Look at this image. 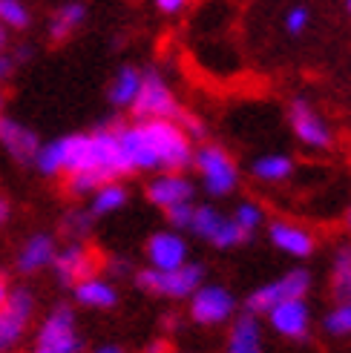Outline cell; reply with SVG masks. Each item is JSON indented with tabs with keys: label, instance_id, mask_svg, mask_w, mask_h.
I'll use <instances>...</instances> for the list:
<instances>
[{
	"label": "cell",
	"instance_id": "obj_42",
	"mask_svg": "<svg viewBox=\"0 0 351 353\" xmlns=\"http://www.w3.org/2000/svg\"><path fill=\"white\" fill-rule=\"evenodd\" d=\"M9 46H12V32L0 23V52H9Z\"/></svg>",
	"mask_w": 351,
	"mask_h": 353
},
{
	"label": "cell",
	"instance_id": "obj_17",
	"mask_svg": "<svg viewBox=\"0 0 351 353\" xmlns=\"http://www.w3.org/2000/svg\"><path fill=\"white\" fill-rule=\"evenodd\" d=\"M268 241L276 247L279 253H285L291 259H311L317 250V236L308 227L288 221V219H274L268 221Z\"/></svg>",
	"mask_w": 351,
	"mask_h": 353
},
{
	"label": "cell",
	"instance_id": "obj_12",
	"mask_svg": "<svg viewBox=\"0 0 351 353\" xmlns=\"http://www.w3.org/2000/svg\"><path fill=\"white\" fill-rule=\"evenodd\" d=\"M95 268H98V259L84 241H66L64 247H58L55 259H52V273H55L58 285L69 290L81 279L95 276Z\"/></svg>",
	"mask_w": 351,
	"mask_h": 353
},
{
	"label": "cell",
	"instance_id": "obj_50",
	"mask_svg": "<svg viewBox=\"0 0 351 353\" xmlns=\"http://www.w3.org/2000/svg\"><path fill=\"white\" fill-rule=\"evenodd\" d=\"M167 353H173V350H167Z\"/></svg>",
	"mask_w": 351,
	"mask_h": 353
},
{
	"label": "cell",
	"instance_id": "obj_26",
	"mask_svg": "<svg viewBox=\"0 0 351 353\" xmlns=\"http://www.w3.org/2000/svg\"><path fill=\"white\" fill-rule=\"evenodd\" d=\"M331 293L334 302H351V244H340L331 259Z\"/></svg>",
	"mask_w": 351,
	"mask_h": 353
},
{
	"label": "cell",
	"instance_id": "obj_16",
	"mask_svg": "<svg viewBox=\"0 0 351 353\" xmlns=\"http://www.w3.org/2000/svg\"><path fill=\"white\" fill-rule=\"evenodd\" d=\"M268 325L274 333L285 336L291 342H305L311 333V307L305 299H288V302H279L276 307H271L268 313Z\"/></svg>",
	"mask_w": 351,
	"mask_h": 353
},
{
	"label": "cell",
	"instance_id": "obj_46",
	"mask_svg": "<svg viewBox=\"0 0 351 353\" xmlns=\"http://www.w3.org/2000/svg\"><path fill=\"white\" fill-rule=\"evenodd\" d=\"M343 227H345V233L351 236V204H348V210H345V216H343Z\"/></svg>",
	"mask_w": 351,
	"mask_h": 353
},
{
	"label": "cell",
	"instance_id": "obj_29",
	"mask_svg": "<svg viewBox=\"0 0 351 353\" xmlns=\"http://www.w3.org/2000/svg\"><path fill=\"white\" fill-rule=\"evenodd\" d=\"M95 221L98 219L86 207H73V210H66L64 219H61V233L69 241H86L95 230Z\"/></svg>",
	"mask_w": 351,
	"mask_h": 353
},
{
	"label": "cell",
	"instance_id": "obj_33",
	"mask_svg": "<svg viewBox=\"0 0 351 353\" xmlns=\"http://www.w3.org/2000/svg\"><path fill=\"white\" fill-rule=\"evenodd\" d=\"M251 236L248 233H242L239 227H236V221L231 219V216H225V221H222V227L216 230V236L210 239V244L216 247V250H234V247H239V244H245Z\"/></svg>",
	"mask_w": 351,
	"mask_h": 353
},
{
	"label": "cell",
	"instance_id": "obj_11",
	"mask_svg": "<svg viewBox=\"0 0 351 353\" xmlns=\"http://www.w3.org/2000/svg\"><path fill=\"white\" fill-rule=\"evenodd\" d=\"M38 347L55 353H84V336L78 333L75 313L69 305H55L38 327Z\"/></svg>",
	"mask_w": 351,
	"mask_h": 353
},
{
	"label": "cell",
	"instance_id": "obj_15",
	"mask_svg": "<svg viewBox=\"0 0 351 353\" xmlns=\"http://www.w3.org/2000/svg\"><path fill=\"white\" fill-rule=\"evenodd\" d=\"M144 199L159 210H170L196 199V181L184 172H155L144 187Z\"/></svg>",
	"mask_w": 351,
	"mask_h": 353
},
{
	"label": "cell",
	"instance_id": "obj_27",
	"mask_svg": "<svg viewBox=\"0 0 351 353\" xmlns=\"http://www.w3.org/2000/svg\"><path fill=\"white\" fill-rule=\"evenodd\" d=\"M222 221H225L222 210H216L214 204H196V207H193V219H190L187 233H193L202 241H210L216 236L219 227H222Z\"/></svg>",
	"mask_w": 351,
	"mask_h": 353
},
{
	"label": "cell",
	"instance_id": "obj_36",
	"mask_svg": "<svg viewBox=\"0 0 351 353\" xmlns=\"http://www.w3.org/2000/svg\"><path fill=\"white\" fill-rule=\"evenodd\" d=\"M179 123H182V130L187 132V138L193 141V144H202V141H207V135H210V130H207V123L199 118V115H193V112H182V118H179Z\"/></svg>",
	"mask_w": 351,
	"mask_h": 353
},
{
	"label": "cell",
	"instance_id": "obj_19",
	"mask_svg": "<svg viewBox=\"0 0 351 353\" xmlns=\"http://www.w3.org/2000/svg\"><path fill=\"white\" fill-rule=\"evenodd\" d=\"M115 135H118V147L124 152L127 164L133 172H159V161L150 152L147 141L138 130V123H115Z\"/></svg>",
	"mask_w": 351,
	"mask_h": 353
},
{
	"label": "cell",
	"instance_id": "obj_10",
	"mask_svg": "<svg viewBox=\"0 0 351 353\" xmlns=\"http://www.w3.org/2000/svg\"><path fill=\"white\" fill-rule=\"evenodd\" d=\"M35 316V293L29 288H9L6 302L0 305V353L21 345L23 333Z\"/></svg>",
	"mask_w": 351,
	"mask_h": 353
},
{
	"label": "cell",
	"instance_id": "obj_31",
	"mask_svg": "<svg viewBox=\"0 0 351 353\" xmlns=\"http://www.w3.org/2000/svg\"><path fill=\"white\" fill-rule=\"evenodd\" d=\"M323 330L334 339L351 336V302H334V307L323 316Z\"/></svg>",
	"mask_w": 351,
	"mask_h": 353
},
{
	"label": "cell",
	"instance_id": "obj_45",
	"mask_svg": "<svg viewBox=\"0 0 351 353\" xmlns=\"http://www.w3.org/2000/svg\"><path fill=\"white\" fill-rule=\"evenodd\" d=\"M90 353H124V347H118V345H101V347H95Z\"/></svg>",
	"mask_w": 351,
	"mask_h": 353
},
{
	"label": "cell",
	"instance_id": "obj_40",
	"mask_svg": "<svg viewBox=\"0 0 351 353\" xmlns=\"http://www.w3.org/2000/svg\"><path fill=\"white\" fill-rule=\"evenodd\" d=\"M12 219V201L6 196H0V227H6Z\"/></svg>",
	"mask_w": 351,
	"mask_h": 353
},
{
	"label": "cell",
	"instance_id": "obj_1",
	"mask_svg": "<svg viewBox=\"0 0 351 353\" xmlns=\"http://www.w3.org/2000/svg\"><path fill=\"white\" fill-rule=\"evenodd\" d=\"M142 130L150 152L159 161V172H184L193 164V150L196 144L187 138L179 121H162V118H150V121H135Z\"/></svg>",
	"mask_w": 351,
	"mask_h": 353
},
{
	"label": "cell",
	"instance_id": "obj_14",
	"mask_svg": "<svg viewBox=\"0 0 351 353\" xmlns=\"http://www.w3.org/2000/svg\"><path fill=\"white\" fill-rule=\"evenodd\" d=\"M147 268L155 270H176L190 261V244L179 230H155L144 241Z\"/></svg>",
	"mask_w": 351,
	"mask_h": 353
},
{
	"label": "cell",
	"instance_id": "obj_18",
	"mask_svg": "<svg viewBox=\"0 0 351 353\" xmlns=\"http://www.w3.org/2000/svg\"><path fill=\"white\" fill-rule=\"evenodd\" d=\"M58 253V239L46 233V230H38L26 236V241L17 247V256H15V270L21 276H35L46 268H52V259Z\"/></svg>",
	"mask_w": 351,
	"mask_h": 353
},
{
	"label": "cell",
	"instance_id": "obj_43",
	"mask_svg": "<svg viewBox=\"0 0 351 353\" xmlns=\"http://www.w3.org/2000/svg\"><path fill=\"white\" fill-rule=\"evenodd\" d=\"M6 296H9V279H6L3 273H0V305L6 302Z\"/></svg>",
	"mask_w": 351,
	"mask_h": 353
},
{
	"label": "cell",
	"instance_id": "obj_30",
	"mask_svg": "<svg viewBox=\"0 0 351 353\" xmlns=\"http://www.w3.org/2000/svg\"><path fill=\"white\" fill-rule=\"evenodd\" d=\"M0 23L9 32H26L32 26V12L23 0H0Z\"/></svg>",
	"mask_w": 351,
	"mask_h": 353
},
{
	"label": "cell",
	"instance_id": "obj_44",
	"mask_svg": "<svg viewBox=\"0 0 351 353\" xmlns=\"http://www.w3.org/2000/svg\"><path fill=\"white\" fill-rule=\"evenodd\" d=\"M162 327H164V330H176V327H179V319H176L173 313H167L164 319H162Z\"/></svg>",
	"mask_w": 351,
	"mask_h": 353
},
{
	"label": "cell",
	"instance_id": "obj_38",
	"mask_svg": "<svg viewBox=\"0 0 351 353\" xmlns=\"http://www.w3.org/2000/svg\"><path fill=\"white\" fill-rule=\"evenodd\" d=\"M17 69V61L12 58V52H0V86H3Z\"/></svg>",
	"mask_w": 351,
	"mask_h": 353
},
{
	"label": "cell",
	"instance_id": "obj_35",
	"mask_svg": "<svg viewBox=\"0 0 351 353\" xmlns=\"http://www.w3.org/2000/svg\"><path fill=\"white\" fill-rule=\"evenodd\" d=\"M193 207H196V201H184V204H176L170 210H164V219L170 224V230H187L190 227V219H193Z\"/></svg>",
	"mask_w": 351,
	"mask_h": 353
},
{
	"label": "cell",
	"instance_id": "obj_49",
	"mask_svg": "<svg viewBox=\"0 0 351 353\" xmlns=\"http://www.w3.org/2000/svg\"><path fill=\"white\" fill-rule=\"evenodd\" d=\"M345 9H348V14H351V0H345Z\"/></svg>",
	"mask_w": 351,
	"mask_h": 353
},
{
	"label": "cell",
	"instance_id": "obj_37",
	"mask_svg": "<svg viewBox=\"0 0 351 353\" xmlns=\"http://www.w3.org/2000/svg\"><path fill=\"white\" fill-rule=\"evenodd\" d=\"M153 3H155V9H159L162 14L173 17V14L184 12V9H187V3H190V0H153Z\"/></svg>",
	"mask_w": 351,
	"mask_h": 353
},
{
	"label": "cell",
	"instance_id": "obj_3",
	"mask_svg": "<svg viewBox=\"0 0 351 353\" xmlns=\"http://www.w3.org/2000/svg\"><path fill=\"white\" fill-rule=\"evenodd\" d=\"M86 132H66L52 141H44L38 155H35V172L41 179H64L69 172H78L86 167Z\"/></svg>",
	"mask_w": 351,
	"mask_h": 353
},
{
	"label": "cell",
	"instance_id": "obj_48",
	"mask_svg": "<svg viewBox=\"0 0 351 353\" xmlns=\"http://www.w3.org/2000/svg\"><path fill=\"white\" fill-rule=\"evenodd\" d=\"M35 353H55V350H49V347H35Z\"/></svg>",
	"mask_w": 351,
	"mask_h": 353
},
{
	"label": "cell",
	"instance_id": "obj_13",
	"mask_svg": "<svg viewBox=\"0 0 351 353\" xmlns=\"http://www.w3.org/2000/svg\"><path fill=\"white\" fill-rule=\"evenodd\" d=\"M41 144H44L41 135L32 127H26L23 121H17L6 112H0V147H3V152L17 167H32Z\"/></svg>",
	"mask_w": 351,
	"mask_h": 353
},
{
	"label": "cell",
	"instance_id": "obj_34",
	"mask_svg": "<svg viewBox=\"0 0 351 353\" xmlns=\"http://www.w3.org/2000/svg\"><path fill=\"white\" fill-rule=\"evenodd\" d=\"M308 23H311V12H308V6H305V3L291 6V9L285 12V17H283V26H285V32L291 34V38H296V34H303V32L308 29Z\"/></svg>",
	"mask_w": 351,
	"mask_h": 353
},
{
	"label": "cell",
	"instance_id": "obj_5",
	"mask_svg": "<svg viewBox=\"0 0 351 353\" xmlns=\"http://www.w3.org/2000/svg\"><path fill=\"white\" fill-rule=\"evenodd\" d=\"M184 112V107L176 98L173 86L164 81L162 72L155 69H144V81L142 90H138V98L133 101L130 115L135 121H150V118H162V121H179Z\"/></svg>",
	"mask_w": 351,
	"mask_h": 353
},
{
	"label": "cell",
	"instance_id": "obj_2",
	"mask_svg": "<svg viewBox=\"0 0 351 353\" xmlns=\"http://www.w3.org/2000/svg\"><path fill=\"white\" fill-rule=\"evenodd\" d=\"M193 170L199 175V184L210 199H227L239 190L242 170L236 164V158L227 152L216 141H202L193 150Z\"/></svg>",
	"mask_w": 351,
	"mask_h": 353
},
{
	"label": "cell",
	"instance_id": "obj_22",
	"mask_svg": "<svg viewBox=\"0 0 351 353\" xmlns=\"http://www.w3.org/2000/svg\"><path fill=\"white\" fill-rule=\"evenodd\" d=\"M142 81H144V72L138 66H133V63L118 66L110 86H107V101L115 110H130L133 101L138 98V90H142Z\"/></svg>",
	"mask_w": 351,
	"mask_h": 353
},
{
	"label": "cell",
	"instance_id": "obj_20",
	"mask_svg": "<svg viewBox=\"0 0 351 353\" xmlns=\"http://www.w3.org/2000/svg\"><path fill=\"white\" fill-rule=\"evenodd\" d=\"M73 299H75V305L90 307V310H113L118 305V290L110 279L95 273L90 279H81L78 285H73Z\"/></svg>",
	"mask_w": 351,
	"mask_h": 353
},
{
	"label": "cell",
	"instance_id": "obj_6",
	"mask_svg": "<svg viewBox=\"0 0 351 353\" xmlns=\"http://www.w3.org/2000/svg\"><path fill=\"white\" fill-rule=\"evenodd\" d=\"M288 123H291L294 138L300 141L305 150L328 152V150H334V144H337V135H334V130H331V123L303 95L291 98V103H288Z\"/></svg>",
	"mask_w": 351,
	"mask_h": 353
},
{
	"label": "cell",
	"instance_id": "obj_47",
	"mask_svg": "<svg viewBox=\"0 0 351 353\" xmlns=\"http://www.w3.org/2000/svg\"><path fill=\"white\" fill-rule=\"evenodd\" d=\"M0 112H6V95H3V90H0Z\"/></svg>",
	"mask_w": 351,
	"mask_h": 353
},
{
	"label": "cell",
	"instance_id": "obj_9",
	"mask_svg": "<svg viewBox=\"0 0 351 353\" xmlns=\"http://www.w3.org/2000/svg\"><path fill=\"white\" fill-rule=\"evenodd\" d=\"M308 290H311V273L305 268H294V270L283 273L279 279L265 281V285L251 290L248 299H245V310L254 313V316H265L279 302H288V299H305Z\"/></svg>",
	"mask_w": 351,
	"mask_h": 353
},
{
	"label": "cell",
	"instance_id": "obj_25",
	"mask_svg": "<svg viewBox=\"0 0 351 353\" xmlns=\"http://www.w3.org/2000/svg\"><path fill=\"white\" fill-rule=\"evenodd\" d=\"M130 201V190L124 187V181H107L101 184L93 196H90V213L95 219H107L113 213H118V210H124Z\"/></svg>",
	"mask_w": 351,
	"mask_h": 353
},
{
	"label": "cell",
	"instance_id": "obj_41",
	"mask_svg": "<svg viewBox=\"0 0 351 353\" xmlns=\"http://www.w3.org/2000/svg\"><path fill=\"white\" fill-rule=\"evenodd\" d=\"M167 350H170L167 339H153V342L144 347V353H167Z\"/></svg>",
	"mask_w": 351,
	"mask_h": 353
},
{
	"label": "cell",
	"instance_id": "obj_4",
	"mask_svg": "<svg viewBox=\"0 0 351 353\" xmlns=\"http://www.w3.org/2000/svg\"><path fill=\"white\" fill-rule=\"evenodd\" d=\"M135 285L150 296H164L173 302L190 299L202 285H205V264L199 261H187L176 270H155V268H142L133 273Z\"/></svg>",
	"mask_w": 351,
	"mask_h": 353
},
{
	"label": "cell",
	"instance_id": "obj_21",
	"mask_svg": "<svg viewBox=\"0 0 351 353\" xmlns=\"http://www.w3.org/2000/svg\"><path fill=\"white\" fill-rule=\"evenodd\" d=\"M231 333H227L225 353H262V325L254 313H236L231 319Z\"/></svg>",
	"mask_w": 351,
	"mask_h": 353
},
{
	"label": "cell",
	"instance_id": "obj_24",
	"mask_svg": "<svg viewBox=\"0 0 351 353\" xmlns=\"http://www.w3.org/2000/svg\"><path fill=\"white\" fill-rule=\"evenodd\" d=\"M294 172H296V161L288 152H265L254 158L251 164V175L262 184H285Z\"/></svg>",
	"mask_w": 351,
	"mask_h": 353
},
{
	"label": "cell",
	"instance_id": "obj_28",
	"mask_svg": "<svg viewBox=\"0 0 351 353\" xmlns=\"http://www.w3.org/2000/svg\"><path fill=\"white\" fill-rule=\"evenodd\" d=\"M107 181L110 179L104 172H98V170H78V172L64 175V192L69 199H90L93 192L101 184H107Z\"/></svg>",
	"mask_w": 351,
	"mask_h": 353
},
{
	"label": "cell",
	"instance_id": "obj_7",
	"mask_svg": "<svg viewBox=\"0 0 351 353\" xmlns=\"http://www.w3.org/2000/svg\"><path fill=\"white\" fill-rule=\"evenodd\" d=\"M86 167L84 170H98L104 172L110 181H124L127 175H133L124 152L118 147V135H115V123H98L95 130L86 132Z\"/></svg>",
	"mask_w": 351,
	"mask_h": 353
},
{
	"label": "cell",
	"instance_id": "obj_39",
	"mask_svg": "<svg viewBox=\"0 0 351 353\" xmlns=\"http://www.w3.org/2000/svg\"><path fill=\"white\" fill-rule=\"evenodd\" d=\"M107 270H110L113 276H130V273H133V264H130L127 259H110V261H107Z\"/></svg>",
	"mask_w": 351,
	"mask_h": 353
},
{
	"label": "cell",
	"instance_id": "obj_23",
	"mask_svg": "<svg viewBox=\"0 0 351 353\" xmlns=\"http://www.w3.org/2000/svg\"><path fill=\"white\" fill-rule=\"evenodd\" d=\"M84 21H86V3L84 0H66V3H61L55 12H52L49 41L52 43H66L84 26Z\"/></svg>",
	"mask_w": 351,
	"mask_h": 353
},
{
	"label": "cell",
	"instance_id": "obj_32",
	"mask_svg": "<svg viewBox=\"0 0 351 353\" xmlns=\"http://www.w3.org/2000/svg\"><path fill=\"white\" fill-rule=\"evenodd\" d=\"M231 219L236 221V227H239L242 233L254 236L259 227L265 224V210H262V204H256V201H239V204L234 207Z\"/></svg>",
	"mask_w": 351,
	"mask_h": 353
},
{
	"label": "cell",
	"instance_id": "obj_8",
	"mask_svg": "<svg viewBox=\"0 0 351 353\" xmlns=\"http://www.w3.org/2000/svg\"><path fill=\"white\" fill-rule=\"evenodd\" d=\"M236 310H239V299L234 296V290H227L225 285H216V281H205L187 299L190 322H196L202 327H219L225 322H231Z\"/></svg>",
	"mask_w": 351,
	"mask_h": 353
}]
</instances>
